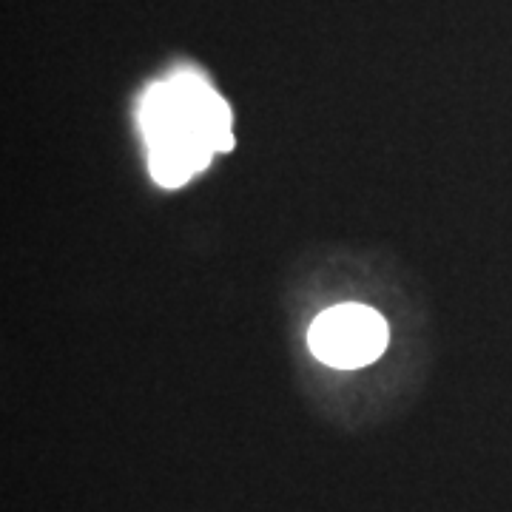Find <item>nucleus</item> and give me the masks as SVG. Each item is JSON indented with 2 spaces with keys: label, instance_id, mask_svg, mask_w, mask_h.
Listing matches in <instances>:
<instances>
[{
  "label": "nucleus",
  "instance_id": "1",
  "mask_svg": "<svg viewBox=\"0 0 512 512\" xmlns=\"http://www.w3.org/2000/svg\"><path fill=\"white\" fill-rule=\"evenodd\" d=\"M140 123L151 177L165 188L185 185L217 151L234 146L231 111L197 74H177L157 83L143 100Z\"/></svg>",
  "mask_w": 512,
  "mask_h": 512
},
{
  "label": "nucleus",
  "instance_id": "2",
  "mask_svg": "<svg viewBox=\"0 0 512 512\" xmlns=\"http://www.w3.org/2000/svg\"><path fill=\"white\" fill-rule=\"evenodd\" d=\"M387 339L390 330L382 313L356 302L319 313L308 330V348L313 356L339 370L373 365L387 348Z\"/></svg>",
  "mask_w": 512,
  "mask_h": 512
}]
</instances>
